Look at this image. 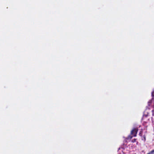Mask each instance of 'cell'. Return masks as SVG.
I'll return each instance as SVG.
<instances>
[{
	"mask_svg": "<svg viewBox=\"0 0 154 154\" xmlns=\"http://www.w3.org/2000/svg\"><path fill=\"white\" fill-rule=\"evenodd\" d=\"M148 154H154V150H152V151H151V152H149Z\"/></svg>",
	"mask_w": 154,
	"mask_h": 154,
	"instance_id": "cell-1",
	"label": "cell"
}]
</instances>
